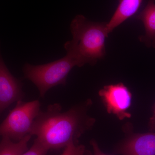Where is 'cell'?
<instances>
[{
  "label": "cell",
  "mask_w": 155,
  "mask_h": 155,
  "mask_svg": "<svg viewBox=\"0 0 155 155\" xmlns=\"http://www.w3.org/2000/svg\"><path fill=\"white\" fill-rule=\"evenodd\" d=\"M40 107L38 100L28 102L18 101L0 124V136L8 137L13 141L22 139L29 134L34 121L41 111Z\"/></svg>",
  "instance_id": "4"
},
{
  "label": "cell",
  "mask_w": 155,
  "mask_h": 155,
  "mask_svg": "<svg viewBox=\"0 0 155 155\" xmlns=\"http://www.w3.org/2000/svg\"><path fill=\"white\" fill-rule=\"evenodd\" d=\"M70 28L72 39L65 44L64 48L77 67L94 65L104 58L105 40L109 34L107 22H92L83 15H78L72 20Z\"/></svg>",
  "instance_id": "2"
},
{
  "label": "cell",
  "mask_w": 155,
  "mask_h": 155,
  "mask_svg": "<svg viewBox=\"0 0 155 155\" xmlns=\"http://www.w3.org/2000/svg\"><path fill=\"white\" fill-rule=\"evenodd\" d=\"M114 153L122 155H155V132H130L117 145Z\"/></svg>",
  "instance_id": "7"
},
{
  "label": "cell",
  "mask_w": 155,
  "mask_h": 155,
  "mask_svg": "<svg viewBox=\"0 0 155 155\" xmlns=\"http://www.w3.org/2000/svg\"><path fill=\"white\" fill-rule=\"evenodd\" d=\"M48 150L36 138L31 147L21 155H47Z\"/></svg>",
  "instance_id": "11"
},
{
  "label": "cell",
  "mask_w": 155,
  "mask_h": 155,
  "mask_svg": "<svg viewBox=\"0 0 155 155\" xmlns=\"http://www.w3.org/2000/svg\"><path fill=\"white\" fill-rule=\"evenodd\" d=\"M21 80L14 77L6 66L0 52V114L24 97Z\"/></svg>",
  "instance_id": "6"
},
{
  "label": "cell",
  "mask_w": 155,
  "mask_h": 155,
  "mask_svg": "<svg viewBox=\"0 0 155 155\" xmlns=\"http://www.w3.org/2000/svg\"><path fill=\"white\" fill-rule=\"evenodd\" d=\"M98 94L108 114H114L121 120L131 117L127 110L131 106L132 94L124 84L106 85Z\"/></svg>",
  "instance_id": "5"
},
{
  "label": "cell",
  "mask_w": 155,
  "mask_h": 155,
  "mask_svg": "<svg viewBox=\"0 0 155 155\" xmlns=\"http://www.w3.org/2000/svg\"><path fill=\"white\" fill-rule=\"evenodd\" d=\"M142 2L143 0H119L114 15L110 21L107 22L108 33L134 15L140 8Z\"/></svg>",
  "instance_id": "9"
},
{
  "label": "cell",
  "mask_w": 155,
  "mask_h": 155,
  "mask_svg": "<svg viewBox=\"0 0 155 155\" xmlns=\"http://www.w3.org/2000/svg\"><path fill=\"white\" fill-rule=\"evenodd\" d=\"M90 144L92 147L93 153H92L88 150H85L84 155H108L103 153L100 149L96 141L94 140H92L90 141Z\"/></svg>",
  "instance_id": "13"
},
{
  "label": "cell",
  "mask_w": 155,
  "mask_h": 155,
  "mask_svg": "<svg viewBox=\"0 0 155 155\" xmlns=\"http://www.w3.org/2000/svg\"><path fill=\"white\" fill-rule=\"evenodd\" d=\"M85 150L83 145L71 142L64 148L62 155H84Z\"/></svg>",
  "instance_id": "12"
},
{
  "label": "cell",
  "mask_w": 155,
  "mask_h": 155,
  "mask_svg": "<svg viewBox=\"0 0 155 155\" xmlns=\"http://www.w3.org/2000/svg\"><path fill=\"white\" fill-rule=\"evenodd\" d=\"M149 130L151 132L155 131V104L153 107V115L150 118L148 123Z\"/></svg>",
  "instance_id": "14"
},
{
  "label": "cell",
  "mask_w": 155,
  "mask_h": 155,
  "mask_svg": "<svg viewBox=\"0 0 155 155\" xmlns=\"http://www.w3.org/2000/svg\"><path fill=\"white\" fill-rule=\"evenodd\" d=\"M32 136L28 134L15 142L8 137H2L0 142V155H21L28 150V143Z\"/></svg>",
  "instance_id": "10"
},
{
  "label": "cell",
  "mask_w": 155,
  "mask_h": 155,
  "mask_svg": "<svg viewBox=\"0 0 155 155\" xmlns=\"http://www.w3.org/2000/svg\"><path fill=\"white\" fill-rule=\"evenodd\" d=\"M76 64L67 54L64 58L48 64L33 65L26 63L23 67L25 78L37 87L41 97L51 88L65 85L70 71Z\"/></svg>",
  "instance_id": "3"
},
{
  "label": "cell",
  "mask_w": 155,
  "mask_h": 155,
  "mask_svg": "<svg viewBox=\"0 0 155 155\" xmlns=\"http://www.w3.org/2000/svg\"><path fill=\"white\" fill-rule=\"evenodd\" d=\"M155 0H149L145 8L136 18L143 23L145 34L139 40L148 48H155Z\"/></svg>",
  "instance_id": "8"
},
{
  "label": "cell",
  "mask_w": 155,
  "mask_h": 155,
  "mask_svg": "<svg viewBox=\"0 0 155 155\" xmlns=\"http://www.w3.org/2000/svg\"><path fill=\"white\" fill-rule=\"evenodd\" d=\"M92 104L87 100L64 112L60 104L50 105L45 110L40 111L29 134L36 136L49 150L64 148L71 142L78 143L81 137L95 122L87 114Z\"/></svg>",
  "instance_id": "1"
}]
</instances>
